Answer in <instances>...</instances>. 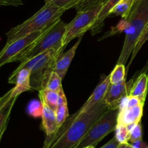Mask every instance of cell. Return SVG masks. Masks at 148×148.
<instances>
[{
  "mask_svg": "<svg viewBox=\"0 0 148 148\" xmlns=\"http://www.w3.org/2000/svg\"><path fill=\"white\" fill-rule=\"evenodd\" d=\"M81 0H53L52 3L59 8L66 10L75 8Z\"/></svg>",
  "mask_w": 148,
  "mask_h": 148,
  "instance_id": "obj_28",
  "label": "cell"
},
{
  "mask_svg": "<svg viewBox=\"0 0 148 148\" xmlns=\"http://www.w3.org/2000/svg\"><path fill=\"white\" fill-rule=\"evenodd\" d=\"M64 48L62 43H60L48 50L32 68L30 73V86L32 90L40 91L46 88L52 72H54L53 69L56 59Z\"/></svg>",
  "mask_w": 148,
  "mask_h": 148,
  "instance_id": "obj_5",
  "label": "cell"
},
{
  "mask_svg": "<svg viewBox=\"0 0 148 148\" xmlns=\"http://www.w3.org/2000/svg\"><path fill=\"white\" fill-rule=\"evenodd\" d=\"M147 40H148V23L147 24V25L145 26L144 30L143 31L141 36H140V37L139 38L138 40H137V43H136L135 47H134V51H133L132 53L131 59H130V63H129L128 66H127V70L129 69V67H130V65L132 64V62L134 61V58L136 57V56H137V54L138 53V52L140 51V50L142 49L143 45L147 42Z\"/></svg>",
  "mask_w": 148,
  "mask_h": 148,
  "instance_id": "obj_22",
  "label": "cell"
},
{
  "mask_svg": "<svg viewBox=\"0 0 148 148\" xmlns=\"http://www.w3.org/2000/svg\"><path fill=\"white\" fill-rule=\"evenodd\" d=\"M30 73L28 69H23L17 72H12L8 79L10 84H14L13 92L15 95H19L25 91L32 90L30 86Z\"/></svg>",
  "mask_w": 148,
  "mask_h": 148,
  "instance_id": "obj_12",
  "label": "cell"
},
{
  "mask_svg": "<svg viewBox=\"0 0 148 148\" xmlns=\"http://www.w3.org/2000/svg\"><path fill=\"white\" fill-rule=\"evenodd\" d=\"M140 1H141V0H134V5H133V7H134L135 5H137V4H138Z\"/></svg>",
  "mask_w": 148,
  "mask_h": 148,
  "instance_id": "obj_34",
  "label": "cell"
},
{
  "mask_svg": "<svg viewBox=\"0 0 148 148\" xmlns=\"http://www.w3.org/2000/svg\"><path fill=\"white\" fill-rule=\"evenodd\" d=\"M103 4L93 7L90 10L77 13L75 18L66 24V30L62 40V46L66 47V45L76 38L84 36V33L90 30L95 23Z\"/></svg>",
  "mask_w": 148,
  "mask_h": 148,
  "instance_id": "obj_7",
  "label": "cell"
},
{
  "mask_svg": "<svg viewBox=\"0 0 148 148\" xmlns=\"http://www.w3.org/2000/svg\"><path fill=\"white\" fill-rule=\"evenodd\" d=\"M119 1L120 0H108L106 2L103 4L102 9L100 12L95 23L90 29L92 36L98 34L102 30L105 20L108 16H110L111 12Z\"/></svg>",
  "mask_w": 148,
  "mask_h": 148,
  "instance_id": "obj_15",
  "label": "cell"
},
{
  "mask_svg": "<svg viewBox=\"0 0 148 148\" xmlns=\"http://www.w3.org/2000/svg\"><path fill=\"white\" fill-rule=\"evenodd\" d=\"M7 125L4 126V127H3V128L1 129V130H0V143H1V138H2V136H3V134H4V132H5L6 129H7Z\"/></svg>",
  "mask_w": 148,
  "mask_h": 148,
  "instance_id": "obj_33",
  "label": "cell"
},
{
  "mask_svg": "<svg viewBox=\"0 0 148 148\" xmlns=\"http://www.w3.org/2000/svg\"><path fill=\"white\" fill-rule=\"evenodd\" d=\"M82 37H83V36L78 38L76 43L70 49H69V51L64 52V53L62 52L56 59L53 71L59 75V76L62 78V79L64 78L65 75L67 72L68 69L70 66L72 59L75 57L77 49L80 43Z\"/></svg>",
  "mask_w": 148,
  "mask_h": 148,
  "instance_id": "obj_11",
  "label": "cell"
},
{
  "mask_svg": "<svg viewBox=\"0 0 148 148\" xmlns=\"http://www.w3.org/2000/svg\"><path fill=\"white\" fill-rule=\"evenodd\" d=\"M132 86V87L130 90L129 95L137 98L142 103L145 104L148 89L147 74L146 72L142 73Z\"/></svg>",
  "mask_w": 148,
  "mask_h": 148,
  "instance_id": "obj_16",
  "label": "cell"
},
{
  "mask_svg": "<svg viewBox=\"0 0 148 148\" xmlns=\"http://www.w3.org/2000/svg\"><path fill=\"white\" fill-rule=\"evenodd\" d=\"M144 105L136 106L131 108H119L117 125L129 126L141 121Z\"/></svg>",
  "mask_w": 148,
  "mask_h": 148,
  "instance_id": "obj_13",
  "label": "cell"
},
{
  "mask_svg": "<svg viewBox=\"0 0 148 148\" xmlns=\"http://www.w3.org/2000/svg\"><path fill=\"white\" fill-rule=\"evenodd\" d=\"M47 28L41 31L31 33L12 43L5 44L0 51V68L8 63L17 62L19 58L31 47L32 45L41 36Z\"/></svg>",
  "mask_w": 148,
  "mask_h": 148,
  "instance_id": "obj_8",
  "label": "cell"
},
{
  "mask_svg": "<svg viewBox=\"0 0 148 148\" xmlns=\"http://www.w3.org/2000/svg\"><path fill=\"white\" fill-rule=\"evenodd\" d=\"M134 3V0H120L111 12L110 15L121 16L122 19H127L132 10Z\"/></svg>",
  "mask_w": 148,
  "mask_h": 148,
  "instance_id": "obj_18",
  "label": "cell"
},
{
  "mask_svg": "<svg viewBox=\"0 0 148 148\" xmlns=\"http://www.w3.org/2000/svg\"><path fill=\"white\" fill-rule=\"evenodd\" d=\"M110 84L111 83H110L109 75H108V76L106 77H104L101 79V82H99V84L97 85L95 89L94 90V91L92 92V93L91 94L90 96L89 97V98L87 100L86 102L82 105V106L77 111H76V112H75V114H72V115L69 116L62 125L66 126L68 125V124H69L71 122H72L77 117L79 116L80 114L89 111V110L91 109L92 107L95 106L97 103L101 102V101L103 99L104 97H105Z\"/></svg>",
  "mask_w": 148,
  "mask_h": 148,
  "instance_id": "obj_9",
  "label": "cell"
},
{
  "mask_svg": "<svg viewBox=\"0 0 148 148\" xmlns=\"http://www.w3.org/2000/svg\"><path fill=\"white\" fill-rule=\"evenodd\" d=\"M108 0H81L77 5L75 7L77 13L82 11L90 10L100 4H103Z\"/></svg>",
  "mask_w": 148,
  "mask_h": 148,
  "instance_id": "obj_24",
  "label": "cell"
},
{
  "mask_svg": "<svg viewBox=\"0 0 148 148\" xmlns=\"http://www.w3.org/2000/svg\"><path fill=\"white\" fill-rule=\"evenodd\" d=\"M66 27V24L61 18L55 21L46 29L31 47L19 58L17 62L24 63L62 43Z\"/></svg>",
  "mask_w": 148,
  "mask_h": 148,
  "instance_id": "obj_4",
  "label": "cell"
},
{
  "mask_svg": "<svg viewBox=\"0 0 148 148\" xmlns=\"http://www.w3.org/2000/svg\"><path fill=\"white\" fill-rule=\"evenodd\" d=\"M128 95V85L124 79L119 83L110 84L104 97V101L108 108H119L121 101Z\"/></svg>",
  "mask_w": 148,
  "mask_h": 148,
  "instance_id": "obj_10",
  "label": "cell"
},
{
  "mask_svg": "<svg viewBox=\"0 0 148 148\" xmlns=\"http://www.w3.org/2000/svg\"><path fill=\"white\" fill-rule=\"evenodd\" d=\"M38 95L42 103L47 106L53 111H56L59 101V95L58 92L49 89H43L38 91Z\"/></svg>",
  "mask_w": 148,
  "mask_h": 148,
  "instance_id": "obj_17",
  "label": "cell"
},
{
  "mask_svg": "<svg viewBox=\"0 0 148 148\" xmlns=\"http://www.w3.org/2000/svg\"><path fill=\"white\" fill-rule=\"evenodd\" d=\"M14 96H17V95H14V92H13V88H12L7 93H5L2 97L0 98V111L7 105V103Z\"/></svg>",
  "mask_w": 148,
  "mask_h": 148,
  "instance_id": "obj_29",
  "label": "cell"
},
{
  "mask_svg": "<svg viewBox=\"0 0 148 148\" xmlns=\"http://www.w3.org/2000/svg\"><path fill=\"white\" fill-rule=\"evenodd\" d=\"M1 38L0 37V41H1Z\"/></svg>",
  "mask_w": 148,
  "mask_h": 148,
  "instance_id": "obj_38",
  "label": "cell"
},
{
  "mask_svg": "<svg viewBox=\"0 0 148 148\" xmlns=\"http://www.w3.org/2000/svg\"><path fill=\"white\" fill-rule=\"evenodd\" d=\"M18 96H14L8 103L7 105L0 111V130L3 128L5 125L8 124L9 117H10V113L13 108L14 103L17 100Z\"/></svg>",
  "mask_w": 148,
  "mask_h": 148,
  "instance_id": "obj_20",
  "label": "cell"
},
{
  "mask_svg": "<svg viewBox=\"0 0 148 148\" xmlns=\"http://www.w3.org/2000/svg\"><path fill=\"white\" fill-rule=\"evenodd\" d=\"M117 148H134L132 145L131 144H129L128 143H122V144H119V147Z\"/></svg>",
  "mask_w": 148,
  "mask_h": 148,
  "instance_id": "obj_32",
  "label": "cell"
},
{
  "mask_svg": "<svg viewBox=\"0 0 148 148\" xmlns=\"http://www.w3.org/2000/svg\"><path fill=\"white\" fill-rule=\"evenodd\" d=\"M108 109L104 98L72 122L59 128L51 137H46L43 148H77L88 130Z\"/></svg>",
  "mask_w": 148,
  "mask_h": 148,
  "instance_id": "obj_1",
  "label": "cell"
},
{
  "mask_svg": "<svg viewBox=\"0 0 148 148\" xmlns=\"http://www.w3.org/2000/svg\"><path fill=\"white\" fill-rule=\"evenodd\" d=\"M54 112L55 115H56V119L58 127H59V128H60L62 126V124L65 122L66 119L69 116L67 103L58 106L57 108H56Z\"/></svg>",
  "mask_w": 148,
  "mask_h": 148,
  "instance_id": "obj_25",
  "label": "cell"
},
{
  "mask_svg": "<svg viewBox=\"0 0 148 148\" xmlns=\"http://www.w3.org/2000/svg\"><path fill=\"white\" fill-rule=\"evenodd\" d=\"M43 105L38 100H32L28 103L27 106V113L33 118H39L43 114Z\"/></svg>",
  "mask_w": 148,
  "mask_h": 148,
  "instance_id": "obj_21",
  "label": "cell"
},
{
  "mask_svg": "<svg viewBox=\"0 0 148 148\" xmlns=\"http://www.w3.org/2000/svg\"><path fill=\"white\" fill-rule=\"evenodd\" d=\"M145 148H148V145H147V146H146Z\"/></svg>",
  "mask_w": 148,
  "mask_h": 148,
  "instance_id": "obj_37",
  "label": "cell"
},
{
  "mask_svg": "<svg viewBox=\"0 0 148 148\" xmlns=\"http://www.w3.org/2000/svg\"><path fill=\"white\" fill-rule=\"evenodd\" d=\"M43 105V114H42V127L46 133V137H51L54 135L59 130L56 119L55 112L49 108L45 104Z\"/></svg>",
  "mask_w": 148,
  "mask_h": 148,
  "instance_id": "obj_14",
  "label": "cell"
},
{
  "mask_svg": "<svg viewBox=\"0 0 148 148\" xmlns=\"http://www.w3.org/2000/svg\"><path fill=\"white\" fill-rule=\"evenodd\" d=\"M128 23V30L119 57L118 64H124L132 56L135 45L148 23V0H141L132 7L130 15L125 19Z\"/></svg>",
  "mask_w": 148,
  "mask_h": 148,
  "instance_id": "obj_3",
  "label": "cell"
},
{
  "mask_svg": "<svg viewBox=\"0 0 148 148\" xmlns=\"http://www.w3.org/2000/svg\"><path fill=\"white\" fill-rule=\"evenodd\" d=\"M119 143L117 141L116 138L114 137L109 142H108L106 144L104 145L103 146L100 148H117L119 147Z\"/></svg>",
  "mask_w": 148,
  "mask_h": 148,
  "instance_id": "obj_31",
  "label": "cell"
},
{
  "mask_svg": "<svg viewBox=\"0 0 148 148\" xmlns=\"http://www.w3.org/2000/svg\"><path fill=\"white\" fill-rule=\"evenodd\" d=\"M143 140V128H142L141 121L134 124L130 130V141L131 143L134 142Z\"/></svg>",
  "mask_w": 148,
  "mask_h": 148,
  "instance_id": "obj_27",
  "label": "cell"
},
{
  "mask_svg": "<svg viewBox=\"0 0 148 148\" xmlns=\"http://www.w3.org/2000/svg\"><path fill=\"white\" fill-rule=\"evenodd\" d=\"M109 76L110 83L112 85L119 83V82L124 81L126 77L125 65L116 64Z\"/></svg>",
  "mask_w": 148,
  "mask_h": 148,
  "instance_id": "obj_19",
  "label": "cell"
},
{
  "mask_svg": "<svg viewBox=\"0 0 148 148\" xmlns=\"http://www.w3.org/2000/svg\"><path fill=\"white\" fill-rule=\"evenodd\" d=\"M44 1H45V4H47V3L52 2V1H53V0H44Z\"/></svg>",
  "mask_w": 148,
  "mask_h": 148,
  "instance_id": "obj_35",
  "label": "cell"
},
{
  "mask_svg": "<svg viewBox=\"0 0 148 148\" xmlns=\"http://www.w3.org/2000/svg\"><path fill=\"white\" fill-rule=\"evenodd\" d=\"M66 10L56 7L52 2L45 4L37 12L21 24L10 29L7 33V43H12L17 39L31 33L41 31L51 25L61 18Z\"/></svg>",
  "mask_w": 148,
  "mask_h": 148,
  "instance_id": "obj_2",
  "label": "cell"
},
{
  "mask_svg": "<svg viewBox=\"0 0 148 148\" xmlns=\"http://www.w3.org/2000/svg\"><path fill=\"white\" fill-rule=\"evenodd\" d=\"M114 137L119 144L128 143L130 138V130L125 125H117Z\"/></svg>",
  "mask_w": 148,
  "mask_h": 148,
  "instance_id": "obj_26",
  "label": "cell"
},
{
  "mask_svg": "<svg viewBox=\"0 0 148 148\" xmlns=\"http://www.w3.org/2000/svg\"><path fill=\"white\" fill-rule=\"evenodd\" d=\"M62 78L59 76L57 73L55 72H52L45 89H49L50 90L54 91L59 93L62 90H63L62 85Z\"/></svg>",
  "mask_w": 148,
  "mask_h": 148,
  "instance_id": "obj_23",
  "label": "cell"
},
{
  "mask_svg": "<svg viewBox=\"0 0 148 148\" xmlns=\"http://www.w3.org/2000/svg\"><path fill=\"white\" fill-rule=\"evenodd\" d=\"M84 148H95V147H92V146H89V147H84Z\"/></svg>",
  "mask_w": 148,
  "mask_h": 148,
  "instance_id": "obj_36",
  "label": "cell"
},
{
  "mask_svg": "<svg viewBox=\"0 0 148 148\" xmlns=\"http://www.w3.org/2000/svg\"><path fill=\"white\" fill-rule=\"evenodd\" d=\"M119 108H108L88 130L77 148L95 147L108 134L115 131L117 127Z\"/></svg>",
  "mask_w": 148,
  "mask_h": 148,
  "instance_id": "obj_6",
  "label": "cell"
},
{
  "mask_svg": "<svg viewBox=\"0 0 148 148\" xmlns=\"http://www.w3.org/2000/svg\"><path fill=\"white\" fill-rule=\"evenodd\" d=\"M24 4V0H0V7H19Z\"/></svg>",
  "mask_w": 148,
  "mask_h": 148,
  "instance_id": "obj_30",
  "label": "cell"
}]
</instances>
